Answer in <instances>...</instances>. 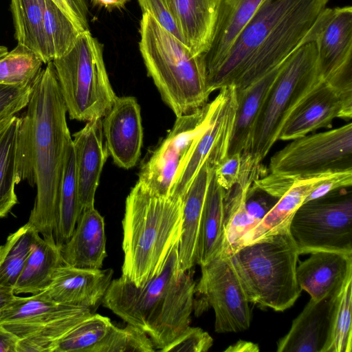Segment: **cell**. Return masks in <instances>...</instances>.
Returning a JSON list of instances; mask_svg holds the SVG:
<instances>
[{"label": "cell", "mask_w": 352, "mask_h": 352, "mask_svg": "<svg viewBox=\"0 0 352 352\" xmlns=\"http://www.w3.org/2000/svg\"><path fill=\"white\" fill-rule=\"evenodd\" d=\"M298 248L289 231L269 235L230 255L250 302L283 311L298 298Z\"/></svg>", "instance_id": "obj_6"}, {"label": "cell", "mask_w": 352, "mask_h": 352, "mask_svg": "<svg viewBox=\"0 0 352 352\" xmlns=\"http://www.w3.org/2000/svg\"><path fill=\"white\" fill-rule=\"evenodd\" d=\"M62 264L60 247L55 239H45L39 234L14 286V294L43 292Z\"/></svg>", "instance_id": "obj_29"}, {"label": "cell", "mask_w": 352, "mask_h": 352, "mask_svg": "<svg viewBox=\"0 0 352 352\" xmlns=\"http://www.w3.org/2000/svg\"><path fill=\"white\" fill-rule=\"evenodd\" d=\"M329 0H263L221 66L207 78L210 93L241 91L280 66L307 38Z\"/></svg>", "instance_id": "obj_2"}, {"label": "cell", "mask_w": 352, "mask_h": 352, "mask_svg": "<svg viewBox=\"0 0 352 352\" xmlns=\"http://www.w3.org/2000/svg\"><path fill=\"white\" fill-rule=\"evenodd\" d=\"M331 173L300 177L243 238L240 248L263 237L289 231L292 219L309 194Z\"/></svg>", "instance_id": "obj_27"}, {"label": "cell", "mask_w": 352, "mask_h": 352, "mask_svg": "<svg viewBox=\"0 0 352 352\" xmlns=\"http://www.w3.org/2000/svg\"><path fill=\"white\" fill-rule=\"evenodd\" d=\"M209 122L199 136L175 185L171 197L183 199L197 172L207 160L214 168L228 157L237 108L234 86L220 89Z\"/></svg>", "instance_id": "obj_14"}, {"label": "cell", "mask_w": 352, "mask_h": 352, "mask_svg": "<svg viewBox=\"0 0 352 352\" xmlns=\"http://www.w3.org/2000/svg\"><path fill=\"white\" fill-rule=\"evenodd\" d=\"M352 276L338 294L329 341L325 352L352 351Z\"/></svg>", "instance_id": "obj_39"}, {"label": "cell", "mask_w": 352, "mask_h": 352, "mask_svg": "<svg viewBox=\"0 0 352 352\" xmlns=\"http://www.w3.org/2000/svg\"><path fill=\"white\" fill-rule=\"evenodd\" d=\"M259 347L258 344L252 342L239 340L234 344L229 346L224 351L226 352H258Z\"/></svg>", "instance_id": "obj_49"}, {"label": "cell", "mask_w": 352, "mask_h": 352, "mask_svg": "<svg viewBox=\"0 0 352 352\" xmlns=\"http://www.w3.org/2000/svg\"><path fill=\"white\" fill-rule=\"evenodd\" d=\"M102 131V119L87 122L74 134L76 175L82 211L94 207V198L104 164L109 155Z\"/></svg>", "instance_id": "obj_19"}, {"label": "cell", "mask_w": 352, "mask_h": 352, "mask_svg": "<svg viewBox=\"0 0 352 352\" xmlns=\"http://www.w3.org/2000/svg\"><path fill=\"white\" fill-rule=\"evenodd\" d=\"M310 254L296 267V278L301 289L314 300L338 294L352 276V254L333 251Z\"/></svg>", "instance_id": "obj_20"}, {"label": "cell", "mask_w": 352, "mask_h": 352, "mask_svg": "<svg viewBox=\"0 0 352 352\" xmlns=\"http://www.w3.org/2000/svg\"><path fill=\"white\" fill-rule=\"evenodd\" d=\"M26 107L18 131L16 183L25 180L36 186L28 223L43 239H54L64 166L72 139L52 61L42 69Z\"/></svg>", "instance_id": "obj_1"}, {"label": "cell", "mask_w": 352, "mask_h": 352, "mask_svg": "<svg viewBox=\"0 0 352 352\" xmlns=\"http://www.w3.org/2000/svg\"><path fill=\"white\" fill-rule=\"evenodd\" d=\"M214 169L206 160L182 199V225L178 242V259L183 270H190L196 264L201 217L208 183Z\"/></svg>", "instance_id": "obj_25"}, {"label": "cell", "mask_w": 352, "mask_h": 352, "mask_svg": "<svg viewBox=\"0 0 352 352\" xmlns=\"http://www.w3.org/2000/svg\"><path fill=\"white\" fill-rule=\"evenodd\" d=\"M16 296L12 289L0 285V313L12 302Z\"/></svg>", "instance_id": "obj_50"}, {"label": "cell", "mask_w": 352, "mask_h": 352, "mask_svg": "<svg viewBox=\"0 0 352 352\" xmlns=\"http://www.w3.org/2000/svg\"><path fill=\"white\" fill-rule=\"evenodd\" d=\"M182 199L157 195L138 181L126 199L121 276L142 287L161 270L178 243Z\"/></svg>", "instance_id": "obj_4"}, {"label": "cell", "mask_w": 352, "mask_h": 352, "mask_svg": "<svg viewBox=\"0 0 352 352\" xmlns=\"http://www.w3.org/2000/svg\"><path fill=\"white\" fill-rule=\"evenodd\" d=\"M43 64L34 51L18 43L0 58V84L32 87L43 69Z\"/></svg>", "instance_id": "obj_35"}, {"label": "cell", "mask_w": 352, "mask_h": 352, "mask_svg": "<svg viewBox=\"0 0 352 352\" xmlns=\"http://www.w3.org/2000/svg\"><path fill=\"white\" fill-rule=\"evenodd\" d=\"M212 344L213 339L208 332L189 325L162 351L206 352Z\"/></svg>", "instance_id": "obj_42"}, {"label": "cell", "mask_w": 352, "mask_h": 352, "mask_svg": "<svg viewBox=\"0 0 352 352\" xmlns=\"http://www.w3.org/2000/svg\"><path fill=\"white\" fill-rule=\"evenodd\" d=\"M282 64L246 89L236 91L237 108L228 157L248 152L255 121Z\"/></svg>", "instance_id": "obj_28"}, {"label": "cell", "mask_w": 352, "mask_h": 352, "mask_svg": "<svg viewBox=\"0 0 352 352\" xmlns=\"http://www.w3.org/2000/svg\"><path fill=\"white\" fill-rule=\"evenodd\" d=\"M269 169L295 177L352 169V123L292 140L272 155Z\"/></svg>", "instance_id": "obj_10"}, {"label": "cell", "mask_w": 352, "mask_h": 352, "mask_svg": "<svg viewBox=\"0 0 352 352\" xmlns=\"http://www.w3.org/2000/svg\"><path fill=\"white\" fill-rule=\"evenodd\" d=\"M92 314V309L84 307L47 323L30 335L20 339L17 352H54L60 340Z\"/></svg>", "instance_id": "obj_36"}, {"label": "cell", "mask_w": 352, "mask_h": 352, "mask_svg": "<svg viewBox=\"0 0 352 352\" xmlns=\"http://www.w3.org/2000/svg\"><path fill=\"white\" fill-rule=\"evenodd\" d=\"M82 308L54 303L38 294L28 297L16 296L0 313V324L20 340L47 323Z\"/></svg>", "instance_id": "obj_23"}, {"label": "cell", "mask_w": 352, "mask_h": 352, "mask_svg": "<svg viewBox=\"0 0 352 352\" xmlns=\"http://www.w3.org/2000/svg\"><path fill=\"white\" fill-rule=\"evenodd\" d=\"M214 100L177 117L173 127L142 166L138 182L155 194L171 197L175 185L199 136L206 129Z\"/></svg>", "instance_id": "obj_11"}, {"label": "cell", "mask_w": 352, "mask_h": 352, "mask_svg": "<svg viewBox=\"0 0 352 352\" xmlns=\"http://www.w3.org/2000/svg\"><path fill=\"white\" fill-rule=\"evenodd\" d=\"M32 87L0 84V122L26 107Z\"/></svg>", "instance_id": "obj_43"}, {"label": "cell", "mask_w": 352, "mask_h": 352, "mask_svg": "<svg viewBox=\"0 0 352 352\" xmlns=\"http://www.w3.org/2000/svg\"><path fill=\"white\" fill-rule=\"evenodd\" d=\"M274 205L271 204L265 199L254 198L248 190L245 201L246 209L258 222L271 210Z\"/></svg>", "instance_id": "obj_47"}, {"label": "cell", "mask_w": 352, "mask_h": 352, "mask_svg": "<svg viewBox=\"0 0 352 352\" xmlns=\"http://www.w3.org/2000/svg\"><path fill=\"white\" fill-rule=\"evenodd\" d=\"M191 270H182L177 243L142 287L122 276L112 280L102 305L145 332L162 351L190 324L196 286Z\"/></svg>", "instance_id": "obj_3"}, {"label": "cell", "mask_w": 352, "mask_h": 352, "mask_svg": "<svg viewBox=\"0 0 352 352\" xmlns=\"http://www.w3.org/2000/svg\"><path fill=\"white\" fill-rule=\"evenodd\" d=\"M252 184L239 182L226 190L224 229L230 254L240 248L241 240L258 221L247 210L245 201Z\"/></svg>", "instance_id": "obj_33"}, {"label": "cell", "mask_w": 352, "mask_h": 352, "mask_svg": "<svg viewBox=\"0 0 352 352\" xmlns=\"http://www.w3.org/2000/svg\"><path fill=\"white\" fill-rule=\"evenodd\" d=\"M263 0H217L211 42L203 54L207 78L222 64Z\"/></svg>", "instance_id": "obj_21"}, {"label": "cell", "mask_w": 352, "mask_h": 352, "mask_svg": "<svg viewBox=\"0 0 352 352\" xmlns=\"http://www.w3.org/2000/svg\"><path fill=\"white\" fill-rule=\"evenodd\" d=\"M254 164L248 152L238 153L228 156L214 169L218 184L226 190L232 188Z\"/></svg>", "instance_id": "obj_41"}, {"label": "cell", "mask_w": 352, "mask_h": 352, "mask_svg": "<svg viewBox=\"0 0 352 352\" xmlns=\"http://www.w3.org/2000/svg\"><path fill=\"white\" fill-rule=\"evenodd\" d=\"M63 264L100 269L107 256L104 221L94 208L82 211L69 239L60 246Z\"/></svg>", "instance_id": "obj_22"}, {"label": "cell", "mask_w": 352, "mask_h": 352, "mask_svg": "<svg viewBox=\"0 0 352 352\" xmlns=\"http://www.w3.org/2000/svg\"><path fill=\"white\" fill-rule=\"evenodd\" d=\"M230 255L223 253L201 265V278L195 286V293L205 297L214 309L217 333L245 331L252 320L250 302Z\"/></svg>", "instance_id": "obj_13"}, {"label": "cell", "mask_w": 352, "mask_h": 352, "mask_svg": "<svg viewBox=\"0 0 352 352\" xmlns=\"http://www.w3.org/2000/svg\"><path fill=\"white\" fill-rule=\"evenodd\" d=\"M81 212L72 142L68 148L64 166L58 217L54 232L55 241L60 247L71 237Z\"/></svg>", "instance_id": "obj_32"}, {"label": "cell", "mask_w": 352, "mask_h": 352, "mask_svg": "<svg viewBox=\"0 0 352 352\" xmlns=\"http://www.w3.org/2000/svg\"><path fill=\"white\" fill-rule=\"evenodd\" d=\"M184 43L195 55L208 49L215 23L217 0H164Z\"/></svg>", "instance_id": "obj_24"}, {"label": "cell", "mask_w": 352, "mask_h": 352, "mask_svg": "<svg viewBox=\"0 0 352 352\" xmlns=\"http://www.w3.org/2000/svg\"><path fill=\"white\" fill-rule=\"evenodd\" d=\"M20 118L12 116L0 122V218L17 204L16 151Z\"/></svg>", "instance_id": "obj_31"}, {"label": "cell", "mask_w": 352, "mask_h": 352, "mask_svg": "<svg viewBox=\"0 0 352 352\" xmlns=\"http://www.w3.org/2000/svg\"><path fill=\"white\" fill-rule=\"evenodd\" d=\"M224 190L213 170L206 191L197 241L196 264L205 265L223 253H228L224 229Z\"/></svg>", "instance_id": "obj_26"}, {"label": "cell", "mask_w": 352, "mask_h": 352, "mask_svg": "<svg viewBox=\"0 0 352 352\" xmlns=\"http://www.w3.org/2000/svg\"><path fill=\"white\" fill-rule=\"evenodd\" d=\"M96 5L107 9L120 8L124 7L129 0H91Z\"/></svg>", "instance_id": "obj_51"}, {"label": "cell", "mask_w": 352, "mask_h": 352, "mask_svg": "<svg viewBox=\"0 0 352 352\" xmlns=\"http://www.w3.org/2000/svg\"><path fill=\"white\" fill-rule=\"evenodd\" d=\"M19 339L0 324V352H17Z\"/></svg>", "instance_id": "obj_48"}, {"label": "cell", "mask_w": 352, "mask_h": 352, "mask_svg": "<svg viewBox=\"0 0 352 352\" xmlns=\"http://www.w3.org/2000/svg\"><path fill=\"white\" fill-rule=\"evenodd\" d=\"M316 46L323 80L352 98V7L326 8L307 38Z\"/></svg>", "instance_id": "obj_12"}, {"label": "cell", "mask_w": 352, "mask_h": 352, "mask_svg": "<svg viewBox=\"0 0 352 352\" xmlns=\"http://www.w3.org/2000/svg\"><path fill=\"white\" fill-rule=\"evenodd\" d=\"M337 192L303 203L294 214L289 232L300 254H352V195Z\"/></svg>", "instance_id": "obj_9"}, {"label": "cell", "mask_w": 352, "mask_h": 352, "mask_svg": "<svg viewBox=\"0 0 352 352\" xmlns=\"http://www.w3.org/2000/svg\"><path fill=\"white\" fill-rule=\"evenodd\" d=\"M140 33V51L148 74L176 117L207 104L211 93L203 54H194L148 13H142Z\"/></svg>", "instance_id": "obj_5"}, {"label": "cell", "mask_w": 352, "mask_h": 352, "mask_svg": "<svg viewBox=\"0 0 352 352\" xmlns=\"http://www.w3.org/2000/svg\"><path fill=\"white\" fill-rule=\"evenodd\" d=\"M11 10L18 43L34 51L43 63L52 61L44 30V0H11Z\"/></svg>", "instance_id": "obj_30"}, {"label": "cell", "mask_w": 352, "mask_h": 352, "mask_svg": "<svg viewBox=\"0 0 352 352\" xmlns=\"http://www.w3.org/2000/svg\"><path fill=\"white\" fill-rule=\"evenodd\" d=\"M69 17L80 32L89 30L85 0H52Z\"/></svg>", "instance_id": "obj_46"}, {"label": "cell", "mask_w": 352, "mask_h": 352, "mask_svg": "<svg viewBox=\"0 0 352 352\" xmlns=\"http://www.w3.org/2000/svg\"><path fill=\"white\" fill-rule=\"evenodd\" d=\"M43 24L53 60L67 53L81 33L52 0H44Z\"/></svg>", "instance_id": "obj_38"}, {"label": "cell", "mask_w": 352, "mask_h": 352, "mask_svg": "<svg viewBox=\"0 0 352 352\" xmlns=\"http://www.w3.org/2000/svg\"><path fill=\"white\" fill-rule=\"evenodd\" d=\"M112 325L108 317L92 314L60 340L54 352H91Z\"/></svg>", "instance_id": "obj_37"}, {"label": "cell", "mask_w": 352, "mask_h": 352, "mask_svg": "<svg viewBox=\"0 0 352 352\" xmlns=\"http://www.w3.org/2000/svg\"><path fill=\"white\" fill-rule=\"evenodd\" d=\"M351 185L352 169L333 172L319 183L306 197L303 203L350 188Z\"/></svg>", "instance_id": "obj_45"}, {"label": "cell", "mask_w": 352, "mask_h": 352, "mask_svg": "<svg viewBox=\"0 0 352 352\" xmlns=\"http://www.w3.org/2000/svg\"><path fill=\"white\" fill-rule=\"evenodd\" d=\"M156 349L148 336L127 323L120 328L113 324L104 338L91 352H154Z\"/></svg>", "instance_id": "obj_40"}, {"label": "cell", "mask_w": 352, "mask_h": 352, "mask_svg": "<svg viewBox=\"0 0 352 352\" xmlns=\"http://www.w3.org/2000/svg\"><path fill=\"white\" fill-rule=\"evenodd\" d=\"M52 62L69 118L86 122L102 119L118 96L109 82L100 42L89 30L82 32L71 49Z\"/></svg>", "instance_id": "obj_7"}, {"label": "cell", "mask_w": 352, "mask_h": 352, "mask_svg": "<svg viewBox=\"0 0 352 352\" xmlns=\"http://www.w3.org/2000/svg\"><path fill=\"white\" fill-rule=\"evenodd\" d=\"M336 118L351 119L352 98L321 80L289 116L278 140H292L319 129L331 128Z\"/></svg>", "instance_id": "obj_15"}, {"label": "cell", "mask_w": 352, "mask_h": 352, "mask_svg": "<svg viewBox=\"0 0 352 352\" xmlns=\"http://www.w3.org/2000/svg\"><path fill=\"white\" fill-rule=\"evenodd\" d=\"M138 1L142 13L151 14L162 28L183 42L175 20L164 0H138Z\"/></svg>", "instance_id": "obj_44"}, {"label": "cell", "mask_w": 352, "mask_h": 352, "mask_svg": "<svg viewBox=\"0 0 352 352\" xmlns=\"http://www.w3.org/2000/svg\"><path fill=\"white\" fill-rule=\"evenodd\" d=\"M38 235L27 223L0 246V285L13 289Z\"/></svg>", "instance_id": "obj_34"}, {"label": "cell", "mask_w": 352, "mask_h": 352, "mask_svg": "<svg viewBox=\"0 0 352 352\" xmlns=\"http://www.w3.org/2000/svg\"><path fill=\"white\" fill-rule=\"evenodd\" d=\"M106 146L119 167H133L141 153L143 129L140 107L132 96L117 97L111 109L102 118Z\"/></svg>", "instance_id": "obj_16"}, {"label": "cell", "mask_w": 352, "mask_h": 352, "mask_svg": "<svg viewBox=\"0 0 352 352\" xmlns=\"http://www.w3.org/2000/svg\"><path fill=\"white\" fill-rule=\"evenodd\" d=\"M111 268L89 269L62 264L57 268L48 287L38 293L54 303L95 309L112 281Z\"/></svg>", "instance_id": "obj_17"}, {"label": "cell", "mask_w": 352, "mask_h": 352, "mask_svg": "<svg viewBox=\"0 0 352 352\" xmlns=\"http://www.w3.org/2000/svg\"><path fill=\"white\" fill-rule=\"evenodd\" d=\"M337 295L320 300L311 298L293 320L289 331L277 343L278 352H325Z\"/></svg>", "instance_id": "obj_18"}, {"label": "cell", "mask_w": 352, "mask_h": 352, "mask_svg": "<svg viewBox=\"0 0 352 352\" xmlns=\"http://www.w3.org/2000/svg\"><path fill=\"white\" fill-rule=\"evenodd\" d=\"M322 80L316 46L306 43L282 64L255 121L248 153L261 163L294 109Z\"/></svg>", "instance_id": "obj_8"}]
</instances>
